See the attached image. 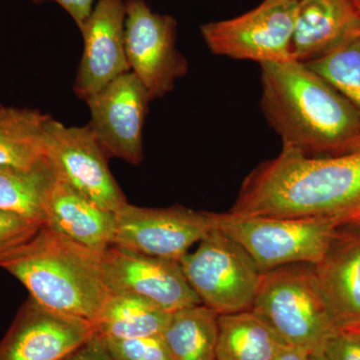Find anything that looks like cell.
Returning <instances> with one entry per match:
<instances>
[{
    "label": "cell",
    "mask_w": 360,
    "mask_h": 360,
    "mask_svg": "<svg viewBox=\"0 0 360 360\" xmlns=\"http://www.w3.org/2000/svg\"><path fill=\"white\" fill-rule=\"evenodd\" d=\"M231 214L323 219L360 229V149L326 158L283 150L246 176Z\"/></svg>",
    "instance_id": "obj_1"
},
{
    "label": "cell",
    "mask_w": 360,
    "mask_h": 360,
    "mask_svg": "<svg viewBox=\"0 0 360 360\" xmlns=\"http://www.w3.org/2000/svg\"><path fill=\"white\" fill-rule=\"evenodd\" d=\"M262 108L283 150L326 158L360 149V111L295 60L260 63Z\"/></svg>",
    "instance_id": "obj_2"
},
{
    "label": "cell",
    "mask_w": 360,
    "mask_h": 360,
    "mask_svg": "<svg viewBox=\"0 0 360 360\" xmlns=\"http://www.w3.org/2000/svg\"><path fill=\"white\" fill-rule=\"evenodd\" d=\"M103 252L89 250L42 225L30 240L0 262L46 309L96 322L110 292Z\"/></svg>",
    "instance_id": "obj_3"
},
{
    "label": "cell",
    "mask_w": 360,
    "mask_h": 360,
    "mask_svg": "<svg viewBox=\"0 0 360 360\" xmlns=\"http://www.w3.org/2000/svg\"><path fill=\"white\" fill-rule=\"evenodd\" d=\"M251 310L288 347L310 352H321L335 330L314 264H288L264 272Z\"/></svg>",
    "instance_id": "obj_4"
},
{
    "label": "cell",
    "mask_w": 360,
    "mask_h": 360,
    "mask_svg": "<svg viewBox=\"0 0 360 360\" xmlns=\"http://www.w3.org/2000/svg\"><path fill=\"white\" fill-rule=\"evenodd\" d=\"M215 229L243 246L260 271L292 264H317L340 229L323 219L238 217L214 213Z\"/></svg>",
    "instance_id": "obj_5"
},
{
    "label": "cell",
    "mask_w": 360,
    "mask_h": 360,
    "mask_svg": "<svg viewBox=\"0 0 360 360\" xmlns=\"http://www.w3.org/2000/svg\"><path fill=\"white\" fill-rule=\"evenodd\" d=\"M179 262L202 304L219 315L252 307L262 272L250 253L224 232H208Z\"/></svg>",
    "instance_id": "obj_6"
},
{
    "label": "cell",
    "mask_w": 360,
    "mask_h": 360,
    "mask_svg": "<svg viewBox=\"0 0 360 360\" xmlns=\"http://www.w3.org/2000/svg\"><path fill=\"white\" fill-rule=\"evenodd\" d=\"M45 158L54 174L96 205L116 212L127 203L108 167V155L89 125L66 127L49 116L44 124Z\"/></svg>",
    "instance_id": "obj_7"
},
{
    "label": "cell",
    "mask_w": 360,
    "mask_h": 360,
    "mask_svg": "<svg viewBox=\"0 0 360 360\" xmlns=\"http://www.w3.org/2000/svg\"><path fill=\"white\" fill-rule=\"evenodd\" d=\"M177 22L153 13L146 0L125 1V53L130 70L148 89L151 99L165 96L188 71L176 49Z\"/></svg>",
    "instance_id": "obj_8"
},
{
    "label": "cell",
    "mask_w": 360,
    "mask_h": 360,
    "mask_svg": "<svg viewBox=\"0 0 360 360\" xmlns=\"http://www.w3.org/2000/svg\"><path fill=\"white\" fill-rule=\"evenodd\" d=\"M115 217L112 246L177 262L215 229L214 213L180 205L148 208L125 203Z\"/></svg>",
    "instance_id": "obj_9"
},
{
    "label": "cell",
    "mask_w": 360,
    "mask_h": 360,
    "mask_svg": "<svg viewBox=\"0 0 360 360\" xmlns=\"http://www.w3.org/2000/svg\"><path fill=\"white\" fill-rule=\"evenodd\" d=\"M298 2L258 6L231 20L201 25L200 32L212 53L258 63L293 60L291 41Z\"/></svg>",
    "instance_id": "obj_10"
},
{
    "label": "cell",
    "mask_w": 360,
    "mask_h": 360,
    "mask_svg": "<svg viewBox=\"0 0 360 360\" xmlns=\"http://www.w3.org/2000/svg\"><path fill=\"white\" fill-rule=\"evenodd\" d=\"M150 101L148 89L132 71L85 99L91 115L89 127L108 158L134 165L143 160L142 132Z\"/></svg>",
    "instance_id": "obj_11"
},
{
    "label": "cell",
    "mask_w": 360,
    "mask_h": 360,
    "mask_svg": "<svg viewBox=\"0 0 360 360\" xmlns=\"http://www.w3.org/2000/svg\"><path fill=\"white\" fill-rule=\"evenodd\" d=\"M101 266L110 295L139 296L170 314L202 304L177 260L111 246L103 253Z\"/></svg>",
    "instance_id": "obj_12"
},
{
    "label": "cell",
    "mask_w": 360,
    "mask_h": 360,
    "mask_svg": "<svg viewBox=\"0 0 360 360\" xmlns=\"http://www.w3.org/2000/svg\"><path fill=\"white\" fill-rule=\"evenodd\" d=\"M96 333L91 322L46 309L30 296L0 342V360H61Z\"/></svg>",
    "instance_id": "obj_13"
},
{
    "label": "cell",
    "mask_w": 360,
    "mask_h": 360,
    "mask_svg": "<svg viewBox=\"0 0 360 360\" xmlns=\"http://www.w3.org/2000/svg\"><path fill=\"white\" fill-rule=\"evenodd\" d=\"M125 1L97 0L79 30L84 49L73 86L79 98L85 101L131 71L125 53Z\"/></svg>",
    "instance_id": "obj_14"
},
{
    "label": "cell",
    "mask_w": 360,
    "mask_h": 360,
    "mask_svg": "<svg viewBox=\"0 0 360 360\" xmlns=\"http://www.w3.org/2000/svg\"><path fill=\"white\" fill-rule=\"evenodd\" d=\"M314 274L335 328L360 330V229L340 227Z\"/></svg>",
    "instance_id": "obj_15"
},
{
    "label": "cell",
    "mask_w": 360,
    "mask_h": 360,
    "mask_svg": "<svg viewBox=\"0 0 360 360\" xmlns=\"http://www.w3.org/2000/svg\"><path fill=\"white\" fill-rule=\"evenodd\" d=\"M42 206L44 225L52 231L97 252L113 245L115 212L101 207L56 174L45 191Z\"/></svg>",
    "instance_id": "obj_16"
},
{
    "label": "cell",
    "mask_w": 360,
    "mask_h": 360,
    "mask_svg": "<svg viewBox=\"0 0 360 360\" xmlns=\"http://www.w3.org/2000/svg\"><path fill=\"white\" fill-rule=\"evenodd\" d=\"M360 26L352 0H300L291 41L293 60L307 63L335 49Z\"/></svg>",
    "instance_id": "obj_17"
},
{
    "label": "cell",
    "mask_w": 360,
    "mask_h": 360,
    "mask_svg": "<svg viewBox=\"0 0 360 360\" xmlns=\"http://www.w3.org/2000/svg\"><path fill=\"white\" fill-rule=\"evenodd\" d=\"M288 347L251 309L219 316L217 360H274Z\"/></svg>",
    "instance_id": "obj_18"
},
{
    "label": "cell",
    "mask_w": 360,
    "mask_h": 360,
    "mask_svg": "<svg viewBox=\"0 0 360 360\" xmlns=\"http://www.w3.org/2000/svg\"><path fill=\"white\" fill-rule=\"evenodd\" d=\"M49 115L0 104V167L32 170L46 161L44 130Z\"/></svg>",
    "instance_id": "obj_19"
},
{
    "label": "cell",
    "mask_w": 360,
    "mask_h": 360,
    "mask_svg": "<svg viewBox=\"0 0 360 360\" xmlns=\"http://www.w3.org/2000/svg\"><path fill=\"white\" fill-rule=\"evenodd\" d=\"M219 316L205 304L172 312L161 338L172 360H217Z\"/></svg>",
    "instance_id": "obj_20"
},
{
    "label": "cell",
    "mask_w": 360,
    "mask_h": 360,
    "mask_svg": "<svg viewBox=\"0 0 360 360\" xmlns=\"http://www.w3.org/2000/svg\"><path fill=\"white\" fill-rule=\"evenodd\" d=\"M170 312L132 295H110L94 322L97 335L110 340L160 336Z\"/></svg>",
    "instance_id": "obj_21"
},
{
    "label": "cell",
    "mask_w": 360,
    "mask_h": 360,
    "mask_svg": "<svg viewBox=\"0 0 360 360\" xmlns=\"http://www.w3.org/2000/svg\"><path fill=\"white\" fill-rule=\"evenodd\" d=\"M54 176L47 160L32 170L0 167V210L44 225L42 200Z\"/></svg>",
    "instance_id": "obj_22"
},
{
    "label": "cell",
    "mask_w": 360,
    "mask_h": 360,
    "mask_svg": "<svg viewBox=\"0 0 360 360\" xmlns=\"http://www.w3.org/2000/svg\"><path fill=\"white\" fill-rule=\"evenodd\" d=\"M304 65L360 111V26L335 49Z\"/></svg>",
    "instance_id": "obj_23"
},
{
    "label": "cell",
    "mask_w": 360,
    "mask_h": 360,
    "mask_svg": "<svg viewBox=\"0 0 360 360\" xmlns=\"http://www.w3.org/2000/svg\"><path fill=\"white\" fill-rule=\"evenodd\" d=\"M103 340L115 360H172L161 335Z\"/></svg>",
    "instance_id": "obj_24"
},
{
    "label": "cell",
    "mask_w": 360,
    "mask_h": 360,
    "mask_svg": "<svg viewBox=\"0 0 360 360\" xmlns=\"http://www.w3.org/2000/svg\"><path fill=\"white\" fill-rule=\"evenodd\" d=\"M41 226L15 213L0 210V262L30 240Z\"/></svg>",
    "instance_id": "obj_25"
},
{
    "label": "cell",
    "mask_w": 360,
    "mask_h": 360,
    "mask_svg": "<svg viewBox=\"0 0 360 360\" xmlns=\"http://www.w3.org/2000/svg\"><path fill=\"white\" fill-rule=\"evenodd\" d=\"M321 352L326 360H360V330L335 329L324 341Z\"/></svg>",
    "instance_id": "obj_26"
},
{
    "label": "cell",
    "mask_w": 360,
    "mask_h": 360,
    "mask_svg": "<svg viewBox=\"0 0 360 360\" xmlns=\"http://www.w3.org/2000/svg\"><path fill=\"white\" fill-rule=\"evenodd\" d=\"M61 360H115L101 335H94L86 342Z\"/></svg>",
    "instance_id": "obj_27"
},
{
    "label": "cell",
    "mask_w": 360,
    "mask_h": 360,
    "mask_svg": "<svg viewBox=\"0 0 360 360\" xmlns=\"http://www.w3.org/2000/svg\"><path fill=\"white\" fill-rule=\"evenodd\" d=\"M37 1H45V0H37ZM49 1L56 2L58 6L63 7L75 20L79 30L92 13L94 4V0H49Z\"/></svg>",
    "instance_id": "obj_28"
},
{
    "label": "cell",
    "mask_w": 360,
    "mask_h": 360,
    "mask_svg": "<svg viewBox=\"0 0 360 360\" xmlns=\"http://www.w3.org/2000/svg\"><path fill=\"white\" fill-rule=\"evenodd\" d=\"M312 352L304 348L288 347L284 348L274 360H309Z\"/></svg>",
    "instance_id": "obj_29"
},
{
    "label": "cell",
    "mask_w": 360,
    "mask_h": 360,
    "mask_svg": "<svg viewBox=\"0 0 360 360\" xmlns=\"http://www.w3.org/2000/svg\"><path fill=\"white\" fill-rule=\"evenodd\" d=\"M290 1H300V0H264L259 6H277V4H286V2Z\"/></svg>",
    "instance_id": "obj_30"
},
{
    "label": "cell",
    "mask_w": 360,
    "mask_h": 360,
    "mask_svg": "<svg viewBox=\"0 0 360 360\" xmlns=\"http://www.w3.org/2000/svg\"><path fill=\"white\" fill-rule=\"evenodd\" d=\"M309 360H326V357H324L323 354L321 352H312L311 354L309 355Z\"/></svg>",
    "instance_id": "obj_31"
},
{
    "label": "cell",
    "mask_w": 360,
    "mask_h": 360,
    "mask_svg": "<svg viewBox=\"0 0 360 360\" xmlns=\"http://www.w3.org/2000/svg\"><path fill=\"white\" fill-rule=\"evenodd\" d=\"M352 2L355 4V6L359 8V11H360V0H352Z\"/></svg>",
    "instance_id": "obj_32"
}]
</instances>
